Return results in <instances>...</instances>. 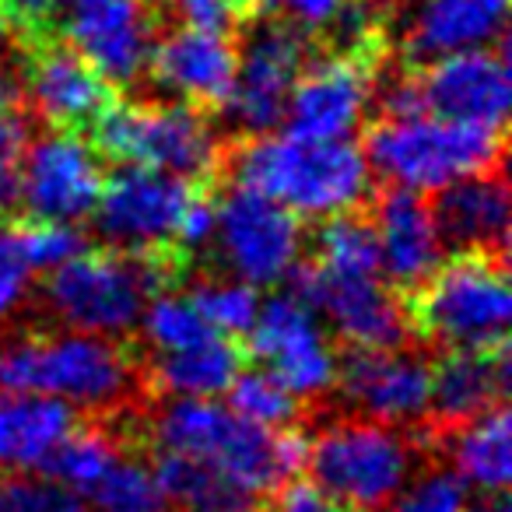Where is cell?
<instances>
[{
    "mask_svg": "<svg viewBox=\"0 0 512 512\" xmlns=\"http://www.w3.org/2000/svg\"><path fill=\"white\" fill-rule=\"evenodd\" d=\"M158 453L190 456L249 495H267L306 470L309 439L288 428H260L228 411V404L197 397H169L151 418Z\"/></svg>",
    "mask_w": 512,
    "mask_h": 512,
    "instance_id": "1",
    "label": "cell"
},
{
    "mask_svg": "<svg viewBox=\"0 0 512 512\" xmlns=\"http://www.w3.org/2000/svg\"><path fill=\"white\" fill-rule=\"evenodd\" d=\"M246 337L260 369L285 383L295 400H320L334 390L341 358L330 341V330L292 288L260 302V313Z\"/></svg>",
    "mask_w": 512,
    "mask_h": 512,
    "instance_id": "10",
    "label": "cell"
},
{
    "mask_svg": "<svg viewBox=\"0 0 512 512\" xmlns=\"http://www.w3.org/2000/svg\"><path fill=\"white\" fill-rule=\"evenodd\" d=\"M242 372V351L232 337L207 334L179 351H165L151 362V379L165 397L218 400Z\"/></svg>",
    "mask_w": 512,
    "mask_h": 512,
    "instance_id": "27",
    "label": "cell"
},
{
    "mask_svg": "<svg viewBox=\"0 0 512 512\" xmlns=\"http://www.w3.org/2000/svg\"><path fill=\"white\" fill-rule=\"evenodd\" d=\"M165 8H169L176 29L232 36L235 22H239V0H169Z\"/></svg>",
    "mask_w": 512,
    "mask_h": 512,
    "instance_id": "41",
    "label": "cell"
},
{
    "mask_svg": "<svg viewBox=\"0 0 512 512\" xmlns=\"http://www.w3.org/2000/svg\"><path fill=\"white\" fill-rule=\"evenodd\" d=\"M470 488L449 467L414 474L379 512H467Z\"/></svg>",
    "mask_w": 512,
    "mask_h": 512,
    "instance_id": "35",
    "label": "cell"
},
{
    "mask_svg": "<svg viewBox=\"0 0 512 512\" xmlns=\"http://www.w3.org/2000/svg\"><path fill=\"white\" fill-rule=\"evenodd\" d=\"M376 99V74L362 53H330L302 67L285 106L288 134L351 141Z\"/></svg>",
    "mask_w": 512,
    "mask_h": 512,
    "instance_id": "16",
    "label": "cell"
},
{
    "mask_svg": "<svg viewBox=\"0 0 512 512\" xmlns=\"http://www.w3.org/2000/svg\"><path fill=\"white\" fill-rule=\"evenodd\" d=\"M306 467L313 470V484L348 512H379L418 474V446L404 428L358 414L330 421L309 442Z\"/></svg>",
    "mask_w": 512,
    "mask_h": 512,
    "instance_id": "5",
    "label": "cell"
},
{
    "mask_svg": "<svg viewBox=\"0 0 512 512\" xmlns=\"http://www.w3.org/2000/svg\"><path fill=\"white\" fill-rule=\"evenodd\" d=\"M32 292V271L18 249L15 228L0 225V327L15 320Z\"/></svg>",
    "mask_w": 512,
    "mask_h": 512,
    "instance_id": "39",
    "label": "cell"
},
{
    "mask_svg": "<svg viewBox=\"0 0 512 512\" xmlns=\"http://www.w3.org/2000/svg\"><path fill=\"white\" fill-rule=\"evenodd\" d=\"M365 162L372 176L397 190L421 197L446 190L477 172H491L502 162V134L498 130L453 123L442 116L421 113L404 120H379L365 134Z\"/></svg>",
    "mask_w": 512,
    "mask_h": 512,
    "instance_id": "4",
    "label": "cell"
},
{
    "mask_svg": "<svg viewBox=\"0 0 512 512\" xmlns=\"http://www.w3.org/2000/svg\"><path fill=\"white\" fill-rule=\"evenodd\" d=\"M214 256L232 278L256 288L285 285L302 264V218L264 193L235 183L214 204Z\"/></svg>",
    "mask_w": 512,
    "mask_h": 512,
    "instance_id": "9",
    "label": "cell"
},
{
    "mask_svg": "<svg viewBox=\"0 0 512 512\" xmlns=\"http://www.w3.org/2000/svg\"><path fill=\"white\" fill-rule=\"evenodd\" d=\"M288 281L292 292L313 306L323 327L355 351L407 344L411 316L383 274H323L299 264Z\"/></svg>",
    "mask_w": 512,
    "mask_h": 512,
    "instance_id": "13",
    "label": "cell"
},
{
    "mask_svg": "<svg viewBox=\"0 0 512 512\" xmlns=\"http://www.w3.org/2000/svg\"><path fill=\"white\" fill-rule=\"evenodd\" d=\"M151 470L172 502V512H260V498L190 456L162 453Z\"/></svg>",
    "mask_w": 512,
    "mask_h": 512,
    "instance_id": "28",
    "label": "cell"
},
{
    "mask_svg": "<svg viewBox=\"0 0 512 512\" xmlns=\"http://www.w3.org/2000/svg\"><path fill=\"white\" fill-rule=\"evenodd\" d=\"M376 95H379V109H383L386 120H404V116L428 113L425 99H421L418 74H407V78H393L390 85H383Z\"/></svg>",
    "mask_w": 512,
    "mask_h": 512,
    "instance_id": "44",
    "label": "cell"
},
{
    "mask_svg": "<svg viewBox=\"0 0 512 512\" xmlns=\"http://www.w3.org/2000/svg\"><path fill=\"white\" fill-rule=\"evenodd\" d=\"M316 271L323 274H383L372 221L362 214H337L316 232Z\"/></svg>",
    "mask_w": 512,
    "mask_h": 512,
    "instance_id": "29",
    "label": "cell"
},
{
    "mask_svg": "<svg viewBox=\"0 0 512 512\" xmlns=\"http://www.w3.org/2000/svg\"><path fill=\"white\" fill-rule=\"evenodd\" d=\"M449 470L481 495L505 491L512 481V421L502 404L460 421L449 435Z\"/></svg>",
    "mask_w": 512,
    "mask_h": 512,
    "instance_id": "26",
    "label": "cell"
},
{
    "mask_svg": "<svg viewBox=\"0 0 512 512\" xmlns=\"http://www.w3.org/2000/svg\"><path fill=\"white\" fill-rule=\"evenodd\" d=\"M211 239H214V200L193 193L183 218H179V225H176L172 246L183 249V253H197V249L211 246Z\"/></svg>",
    "mask_w": 512,
    "mask_h": 512,
    "instance_id": "42",
    "label": "cell"
},
{
    "mask_svg": "<svg viewBox=\"0 0 512 512\" xmlns=\"http://www.w3.org/2000/svg\"><path fill=\"white\" fill-rule=\"evenodd\" d=\"M267 512H348V509H344L341 502H334L320 484L288 481L278 488V495L267 505Z\"/></svg>",
    "mask_w": 512,
    "mask_h": 512,
    "instance_id": "43",
    "label": "cell"
},
{
    "mask_svg": "<svg viewBox=\"0 0 512 512\" xmlns=\"http://www.w3.org/2000/svg\"><path fill=\"white\" fill-rule=\"evenodd\" d=\"M309 64V43L299 29L285 22H267L249 32L239 50L235 81L228 99L221 102L228 123L239 134H271L285 120V106L302 67Z\"/></svg>",
    "mask_w": 512,
    "mask_h": 512,
    "instance_id": "14",
    "label": "cell"
},
{
    "mask_svg": "<svg viewBox=\"0 0 512 512\" xmlns=\"http://www.w3.org/2000/svg\"><path fill=\"white\" fill-rule=\"evenodd\" d=\"M137 369L113 337L60 330L18 337L0 348V386L64 400L67 407L109 411L134 393Z\"/></svg>",
    "mask_w": 512,
    "mask_h": 512,
    "instance_id": "3",
    "label": "cell"
},
{
    "mask_svg": "<svg viewBox=\"0 0 512 512\" xmlns=\"http://www.w3.org/2000/svg\"><path fill=\"white\" fill-rule=\"evenodd\" d=\"M116 456H120V446H116V439L109 432H102V428H74L64 439V446L57 449L46 474L64 484V488H71L74 495L85 498L106 477Z\"/></svg>",
    "mask_w": 512,
    "mask_h": 512,
    "instance_id": "33",
    "label": "cell"
},
{
    "mask_svg": "<svg viewBox=\"0 0 512 512\" xmlns=\"http://www.w3.org/2000/svg\"><path fill=\"white\" fill-rule=\"evenodd\" d=\"M334 390L362 418L411 428L432 414V365L404 348H362L341 362Z\"/></svg>",
    "mask_w": 512,
    "mask_h": 512,
    "instance_id": "17",
    "label": "cell"
},
{
    "mask_svg": "<svg viewBox=\"0 0 512 512\" xmlns=\"http://www.w3.org/2000/svg\"><path fill=\"white\" fill-rule=\"evenodd\" d=\"M32 144V123L18 109L0 113V211L18 204V183H22V162Z\"/></svg>",
    "mask_w": 512,
    "mask_h": 512,
    "instance_id": "38",
    "label": "cell"
},
{
    "mask_svg": "<svg viewBox=\"0 0 512 512\" xmlns=\"http://www.w3.org/2000/svg\"><path fill=\"white\" fill-rule=\"evenodd\" d=\"M74 432V407L29 390L0 386V474H46Z\"/></svg>",
    "mask_w": 512,
    "mask_h": 512,
    "instance_id": "24",
    "label": "cell"
},
{
    "mask_svg": "<svg viewBox=\"0 0 512 512\" xmlns=\"http://www.w3.org/2000/svg\"><path fill=\"white\" fill-rule=\"evenodd\" d=\"M15 235L32 274H53L71 264L78 253H85V235L78 232V225H67V221H32Z\"/></svg>",
    "mask_w": 512,
    "mask_h": 512,
    "instance_id": "36",
    "label": "cell"
},
{
    "mask_svg": "<svg viewBox=\"0 0 512 512\" xmlns=\"http://www.w3.org/2000/svg\"><path fill=\"white\" fill-rule=\"evenodd\" d=\"M193 306L200 309L204 323L221 337H246L249 327L256 323V313H260V288L249 285V281H239L232 274H221V278H207L200 285H193L190 292Z\"/></svg>",
    "mask_w": 512,
    "mask_h": 512,
    "instance_id": "32",
    "label": "cell"
},
{
    "mask_svg": "<svg viewBox=\"0 0 512 512\" xmlns=\"http://www.w3.org/2000/svg\"><path fill=\"white\" fill-rule=\"evenodd\" d=\"M106 183L102 155L78 130H50L32 137L22 162L18 204L32 221H78L92 218L95 200Z\"/></svg>",
    "mask_w": 512,
    "mask_h": 512,
    "instance_id": "15",
    "label": "cell"
},
{
    "mask_svg": "<svg viewBox=\"0 0 512 512\" xmlns=\"http://www.w3.org/2000/svg\"><path fill=\"white\" fill-rule=\"evenodd\" d=\"M225 397L228 411L260 428H288L299 414V400L267 369H242L225 390Z\"/></svg>",
    "mask_w": 512,
    "mask_h": 512,
    "instance_id": "34",
    "label": "cell"
},
{
    "mask_svg": "<svg viewBox=\"0 0 512 512\" xmlns=\"http://www.w3.org/2000/svg\"><path fill=\"white\" fill-rule=\"evenodd\" d=\"M509 390V355L498 348H456L432 365V414L460 425L488 407H498Z\"/></svg>",
    "mask_w": 512,
    "mask_h": 512,
    "instance_id": "25",
    "label": "cell"
},
{
    "mask_svg": "<svg viewBox=\"0 0 512 512\" xmlns=\"http://www.w3.org/2000/svg\"><path fill=\"white\" fill-rule=\"evenodd\" d=\"M239 46L232 36L197 29H172L155 39L148 60V78L176 102L190 106H221L232 92Z\"/></svg>",
    "mask_w": 512,
    "mask_h": 512,
    "instance_id": "20",
    "label": "cell"
},
{
    "mask_svg": "<svg viewBox=\"0 0 512 512\" xmlns=\"http://www.w3.org/2000/svg\"><path fill=\"white\" fill-rule=\"evenodd\" d=\"M414 295V323L439 348L456 351L505 344L512 292L502 256L456 253L453 260H442Z\"/></svg>",
    "mask_w": 512,
    "mask_h": 512,
    "instance_id": "7",
    "label": "cell"
},
{
    "mask_svg": "<svg viewBox=\"0 0 512 512\" xmlns=\"http://www.w3.org/2000/svg\"><path fill=\"white\" fill-rule=\"evenodd\" d=\"M467 512H512V505L505 498V491H491V495H481L477 502H470Z\"/></svg>",
    "mask_w": 512,
    "mask_h": 512,
    "instance_id": "45",
    "label": "cell"
},
{
    "mask_svg": "<svg viewBox=\"0 0 512 512\" xmlns=\"http://www.w3.org/2000/svg\"><path fill=\"white\" fill-rule=\"evenodd\" d=\"M162 288V267L148 256L99 249L78 253L71 264L46 274L43 299L64 330L95 337H127L137 330L141 309Z\"/></svg>",
    "mask_w": 512,
    "mask_h": 512,
    "instance_id": "6",
    "label": "cell"
},
{
    "mask_svg": "<svg viewBox=\"0 0 512 512\" xmlns=\"http://www.w3.org/2000/svg\"><path fill=\"white\" fill-rule=\"evenodd\" d=\"M95 127V151L120 165L204 179L221 158L214 123L190 102H120L106 106Z\"/></svg>",
    "mask_w": 512,
    "mask_h": 512,
    "instance_id": "8",
    "label": "cell"
},
{
    "mask_svg": "<svg viewBox=\"0 0 512 512\" xmlns=\"http://www.w3.org/2000/svg\"><path fill=\"white\" fill-rule=\"evenodd\" d=\"M18 95H22V85L11 78L8 71H0V113H8V109L18 106Z\"/></svg>",
    "mask_w": 512,
    "mask_h": 512,
    "instance_id": "46",
    "label": "cell"
},
{
    "mask_svg": "<svg viewBox=\"0 0 512 512\" xmlns=\"http://www.w3.org/2000/svg\"><path fill=\"white\" fill-rule=\"evenodd\" d=\"M53 22L64 43L106 78L109 88H134L148 74L155 46L151 0H57Z\"/></svg>",
    "mask_w": 512,
    "mask_h": 512,
    "instance_id": "12",
    "label": "cell"
},
{
    "mask_svg": "<svg viewBox=\"0 0 512 512\" xmlns=\"http://www.w3.org/2000/svg\"><path fill=\"white\" fill-rule=\"evenodd\" d=\"M264 15L278 18V22L299 29L302 36H316V32H327L337 22L348 0H253Z\"/></svg>",
    "mask_w": 512,
    "mask_h": 512,
    "instance_id": "40",
    "label": "cell"
},
{
    "mask_svg": "<svg viewBox=\"0 0 512 512\" xmlns=\"http://www.w3.org/2000/svg\"><path fill=\"white\" fill-rule=\"evenodd\" d=\"M232 169L239 186L309 221L358 211L372 190V169L355 141H313L288 130L246 137Z\"/></svg>",
    "mask_w": 512,
    "mask_h": 512,
    "instance_id": "2",
    "label": "cell"
},
{
    "mask_svg": "<svg viewBox=\"0 0 512 512\" xmlns=\"http://www.w3.org/2000/svg\"><path fill=\"white\" fill-rule=\"evenodd\" d=\"M0 512H88V502L43 474L0 477Z\"/></svg>",
    "mask_w": 512,
    "mask_h": 512,
    "instance_id": "37",
    "label": "cell"
},
{
    "mask_svg": "<svg viewBox=\"0 0 512 512\" xmlns=\"http://www.w3.org/2000/svg\"><path fill=\"white\" fill-rule=\"evenodd\" d=\"M25 95L53 130L92 127L109 106V85L67 43L39 46L25 67Z\"/></svg>",
    "mask_w": 512,
    "mask_h": 512,
    "instance_id": "21",
    "label": "cell"
},
{
    "mask_svg": "<svg viewBox=\"0 0 512 512\" xmlns=\"http://www.w3.org/2000/svg\"><path fill=\"white\" fill-rule=\"evenodd\" d=\"M190 197V179L144 165H120L113 176H106L95 200V235L120 253L134 256L169 249Z\"/></svg>",
    "mask_w": 512,
    "mask_h": 512,
    "instance_id": "11",
    "label": "cell"
},
{
    "mask_svg": "<svg viewBox=\"0 0 512 512\" xmlns=\"http://www.w3.org/2000/svg\"><path fill=\"white\" fill-rule=\"evenodd\" d=\"M435 197L439 200L432 204V214L446 249L502 256L505 242H509L512 200L509 186L495 169L460 179Z\"/></svg>",
    "mask_w": 512,
    "mask_h": 512,
    "instance_id": "23",
    "label": "cell"
},
{
    "mask_svg": "<svg viewBox=\"0 0 512 512\" xmlns=\"http://www.w3.org/2000/svg\"><path fill=\"white\" fill-rule=\"evenodd\" d=\"M11 36H15V22H11V15L4 11V4H0V53L11 46Z\"/></svg>",
    "mask_w": 512,
    "mask_h": 512,
    "instance_id": "47",
    "label": "cell"
},
{
    "mask_svg": "<svg viewBox=\"0 0 512 512\" xmlns=\"http://www.w3.org/2000/svg\"><path fill=\"white\" fill-rule=\"evenodd\" d=\"M137 330H141L144 344H148L155 355H165V351H179L193 341H204L207 334H214L204 323L200 309L193 306L190 292H162L158 288L141 309V320H137Z\"/></svg>",
    "mask_w": 512,
    "mask_h": 512,
    "instance_id": "31",
    "label": "cell"
},
{
    "mask_svg": "<svg viewBox=\"0 0 512 512\" xmlns=\"http://www.w3.org/2000/svg\"><path fill=\"white\" fill-rule=\"evenodd\" d=\"M88 512H172L155 470L134 456H116L99 484L85 495Z\"/></svg>",
    "mask_w": 512,
    "mask_h": 512,
    "instance_id": "30",
    "label": "cell"
},
{
    "mask_svg": "<svg viewBox=\"0 0 512 512\" xmlns=\"http://www.w3.org/2000/svg\"><path fill=\"white\" fill-rule=\"evenodd\" d=\"M372 232L379 246V271L397 292H418L446 260V242L435 225L432 204L421 193L390 186L376 200Z\"/></svg>",
    "mask_w": 512,
    "mask_h": 512,
    "instance_id": "19",
    "label": "cell"
},
{
    "mask_svg": "<svg viewBox=\"0 0 512 512\" xmlns=\"http://www.w3.org/2000/svg\"><path fill=\"white\" fill-rule=\"evenodd\" d=\"M418 85L425 109L442 120L470 123V127L498 130V134L509 120V67L502 53L491 46L432 60L418 74Z\"/></svg>",
    "mask_w": 512,
    "mask_h": 512,
    "instance_id": "18",
    "label": "cell"
},
{
    "mask_svg": "<svg viewBox=\"0 0 512 512\" xmlns=\"http://www.w3.org/2000/svg\"><path fill=\"white\" fill-rule=\"evenodd\" d=\"M509 0H418L404 25V53L432 64L449 53L484 50L505 36Z\"/></svg>",
    "mask_w": 512,
    "mask_h": 512,
    "instance_id": "22",
    "label": "cell"
}]
</instances>
